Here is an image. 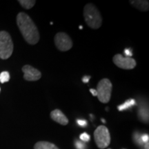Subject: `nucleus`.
I'll use <instances>...</instances> for the list:
<instances>
[{"mask_svg":"<svg viewBox=\"0 0 149 149\" xmlns=\"http://www.w3.org/2000/svg\"><path fill=\"white\" fill-rule=\"evenodd\" d=\"M84 17L85 22L93 29H98L102 24L101 13L93 3H87L84 8Z\"/></svg>","mask_w":149,"mask_h":149,"instance_id":"f03ea898","label":"nucleus"},{"mask_svg":"<svg viewBox=\"0 0 149 149\" xmlns=\"http://www.w3.org/2000/svg\"><path fill=\"white\" fill-rule=\"evenodd\" d=\"M18 2L25 9H31L34 6L36 1L35 0H19Z\"/></svg>","mask_w":149,"mask_h":149,"instance_id":"ddd939ff","label":"nucleus"},{"mask_svg":"<svg viewBox=\"0 0 149 149\" xmlns=\"http://www.w3.org/2000/svg\"><path fill=\"white\" fill-rule=\"evenodd\" d=\"M135 104H136L135 100H134L133 99H130V100H128L126 102H124V104L118 106V107H117V109H118L120 111H124V110L129 109V108L133 107L134 105H135Z\"/></svg>","mask_w":149,"mask_h":149,"instance_id":"f8f14e48","label":"nucleus"},{"mask_svg":"<svg viewBox=\"0 0 149 149\" xmlns=\"http://www.w3.org/2000/svg\"><path fill=\"white\" fill-rule=\"evenodd\" d=\"M94 138L97 146L104 149L111 144V135L109 130L105 126H99L94 132Z\"/></svg>","mask_w":149,"mask_h":149,"instance_id":"39448f33","label":"nucleus"},{"mask_svg":"<svg viewBox=\"0 0 149 149\" xmlns=\"http://www.w3.org/2000/svg\"><path fill=\"white\" fill-rule=\"evenodd\" d=\"M10 80V74L8 71H3L0 74V82L3 84L5 82H8Z\"/></svg>","mask_w":149,"mask_h":149,"instance_id":"2eb2a0df","label":"nucleus"},{"mask_svg":"<svg viewBox=\"0 0 149 149\" xmlns=\"http://www.w3.org/2000/svg\"><path fill=\"white\" fill-rule=\"evenodd\" d=\"M51 117L53 121L61 124V125L66 126L68 124V120L67 117L59 109H55L51 111Z\"/></svg>","mask_w":149,"mask_h":149,"instance_id":"1a4fd4ad","label":"nucleus"},{"mask_svg":"<svg viewBox=\"0 0 149 149\" xmlns=\"http://www.w3.org/2000/svg\"><path fill=\"white\" fill-rule=\"evenodd\" d=\"M138 116L139 120L144 122H148V112L146 109H139L138 112Z\"/></svg>","mask_w":149,"mask_h":149,"instance_id":"4468645a","label":"nucleus"},{"mask_svg":"<svg viewBox=\"0 0 149 149\" xmlns=\"http://www.w3.org/2000/svg\"><path fill=\"white\" fill-rule=\"evenodd\" d=\"M112 90H113V84L110 79L104 78L99 81L97 86V97L100 102L107 104L109 102L111 97Z\"/></svg>","mask_w":149,"mask_h":149,"instance_id":"20e7f679","label":"nucleus"},{"mask_svg":"<svg viewBox=\"0 0 149 149\" xmlns=\"http://www.w3.org/2000/svg\"><path fill=\"white\" fill-rule=\"evenodd\" d=\"M91 79L90 76L86 75L82 78V81L84 83H88L89 81V79Z\"/></svg>","mask_w":149,"mask_h":149,"instance_id":"412c9836","label":"nucleus"},{"mask_svg":"<svg viewBox=\"0 0 149 149\" xmlns=\"http://www.w3.org/2000/svg\"><path fill=\"white\" fill-rule=\"evenodd\" d=\"M148 139H149V137L148 135H143L141 137V141L143 144H146V143H148Z\"/></svg>","mask_w":149,"mask_h":149,"instance_id":"a211bd4d","label":"nucleus"},{"mask_svg":"<svg viewBox=\"0 0 149 149\" xmlns=\"http://www.w3.org/2000/svg\"><path fill=\"white\" fill-rule=\"evenodd\" d=\"M79 29H82V26H79Z\"/></svg>","mask_w":149,"mask_h":149,"instance_id":"b1692460","label":"nucleus"},{"mask_svg":"<svg viewBox=\"0 0 149 149\" xmlns=\"http://www.w3.org/2000/svg\"><path fill=\"white\" fill-rule=\"evenodd\" d=\"M0 92H1V88H0Z\"/></svg>","mask_w":149,"mask_h":149,"instance_id":"393cba45","label":"nucleus"},{"mask_svg":"<svg viewBox=\"0 0 149 149\" xmlns=\"http://www.w3.org/2000/svg\"><path fill=\"white\" fill-rule=\"evenodd\" d=\"M79 137H80V139H81V141H83V142H87V141H90L91 139L90 135L86 133H84L82 134H81Z\"/></svg>","mask_w":149,"mask_h":149,"instance_id":"dca6fc26","label":"nucleus"},{"mask_svg":"<svg viewBox=\"0 0 149 149\" xmlns=\"http://www.w3.org/2000/svg\"><path fill=\"white\" fill-rule=\"evenodd\" d=\"M17 24L22 36L28 44L35 45L40 38V32L33 19L25 13H19L17 16Z\"/></svg>","mask_w":149,"mask_h":149,"instance_id":"f257e3e1","label":"nucleus"},{"mask_svg":"<svg viewBox=\"0 0 149 149\" xmlns=\"http://www.w3.org/2000/svg\"><path fill=\"white\" fill-rule=\"evenodd\" d=\"M74 146H75V148L77 149H86V147L84 142L81 141H75Z\"/></svg>","mask_w":149,"mask_h":149,"instance_id":"f3484780","label":"nucleus"},{"mask_svg":"<svg viewBox=\"0 0 149 149\" xmlns=\"http://www.w3.org/2000/svg\"><path fill=\"white\" fill-rule=\"evenodd\" d=\"M13 52V42L10 34L4 31H0V58L7 59Z\"/></svg>","mask_w":149,"mask_h":149,"instance_id":"7ed1b4c3","label":"nucleus"},{"mask_svg":"<svg viewBox=\"0 0 149 149\" xmlns=\"http://www.w3.org/2000/svg\"><path fill=\"white\" fill-rule=\"evenodd\" d=\"M130 3L134 8L138 9L139 10L146 12L149 10V1L148 0H131Z\"/></svg>","mask_w":149,"mask_h":149,"instance_id":"9d476101","label":"nucleus"},{"mask_svg":"<svg viewBox=\"0 0 149 149\" xmlns=\"http://www.w3.org/2000/svg\"><path fill=\"white\" fill-rule=\"evenodd\" d=\"M90 92H91V94L93 95V96L97 97V91H96L95 89H93V88L90 89Z\"/></svg>","mask_w":149,"mask_h":149,"instance_id":"4be33fe9","label":"nucleus"},{"mask_svg":"<svg viewBox=\"0 0 149 149\" xmlns=\"http://www.w3.org/2000/svg\"><path fill=\"white\" fill-rule=\"evenodd\" d=\"M124 53H125L126 57H131V56L133 55V53H132V52L130 50V48H126V49H124Z\"/></svg>","mask_w":149,"mask_h":149,"instance_id":"aec40b11","label":"nucleus"},{"mask_svg":"<svg viewBox=\"0 0 149 149\" xmlns=\"http://www.w3.org/2000/svg\"><path fill=\"white\" fill-rule=\"evenodd\" d=\"M54 41L57 49L62 52L69 51L73 45L69 35L63 32L57 33L54 38Z\"/></svg>","mask_w":149,"mask_h":149,"instance_id":"423d86ee","label":"nucleus"},{"mask_svg":"<svg viewBox=\"0 0 149 149\" xmlns=\"http://www.w3.org/2000/svg\"><path fill=\"white\" fill-rule=\"evenodd\" d=\"M77 122L78 125H79L80 126H82V127H85V126L87 125V122L86 120H77Z\"/></svg>","mask_w":149,"mask_h":149,"instance_id":"6ab92c4d","label":"nucleus"},{"mask_svg":"<svg viewBox=\"0 0 149 149\" xmlns=\"http://www.w3.org/2000/svg\"><path fill=\"white\" fill-rule=\"evenodd\" d=\"M102 122H103L104 123H105V122H105V120H104V119H102Z\"/></svg>","mask_w":149,"mask_h":149,"instance_id":"5701e85b","label":"nucleus"},{"mask_svg":"<svg viewBox=\"0 0 149 149\" xmlns=\"http://www.w3.org/2000/svg\"><path fill=\"white\" fill-rule=\"evenodd\" d=\"M34 149H59L53 143L46 141H40L37 142L34 146Z\"/></svg>","mask_w":149,"mask_h":149,"instance_id":"9b49d317","label":"nucleus"},{"mask_svg":"<svg viewBox=\"0 0 149 149\" xmlns=\"http://www.w3.org/2000/svg\"><path fill=\"white\" fill-rule=\"evenodd\" d=\"M24 79L29 81H36L42 77V72L31 65H25L22 67Z\"/></svg>","mask_w":149,"mask_h":149,"instance_id":"6e6552de","label":"nucleus"},{"mask_svg":"<svg viewBox=\"0 0 149 149\" xmlns=\"http://www.w3.org/2000/svg\"><path fill=\"white\" fill-rule=\"evenodd\" d=\"M113 61L115 66L124 70H132L137 65V62L133 58L124 57L121 54H116L113 57Z\"/></svg>","mask_w":149,"mask_h":149,"instance_id":"0eeeda50","label":"nucleus"}]
</instances>
